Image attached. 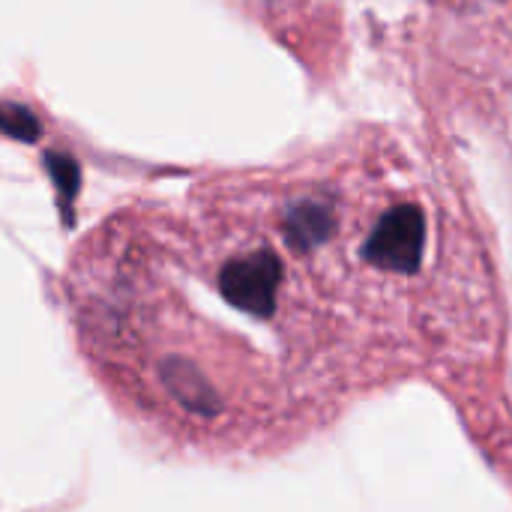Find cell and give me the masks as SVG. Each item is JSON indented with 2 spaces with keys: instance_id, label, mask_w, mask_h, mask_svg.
<instances>
[{
  "instance_id": "obj_1",
  "label": "cell",
  "mask_w": 512,
  "mask_h": 512,
  "mask_svg": "<svg viewBox=\"0 0 512 512\" xmlns=\"http://www.w3.org/2000/svg\"><path fill=\"white\" fill-rule=\"evenodd\" d=\"M213 288L228 309L267 321L276 312V300L282 288V264L270 249H249V252L228 255L213 273Z\"/></svg>"
},
{
  "instance_id": "obj_2",
  "label": "cell",
  "mask_w": 512,
  "mask_h": 512,
  "mask_svg": "<svg viewBox=\"0 0 512 512\" xmlns=\"http://www.w3.org/2000/svg\"><path fill=\"white\" fill-rule=\"evenodd\" d=\"M426 252V216L414 204H399L375 222L363 246V258L387 273H417Z\"/></svg>"
}]
</instances>
